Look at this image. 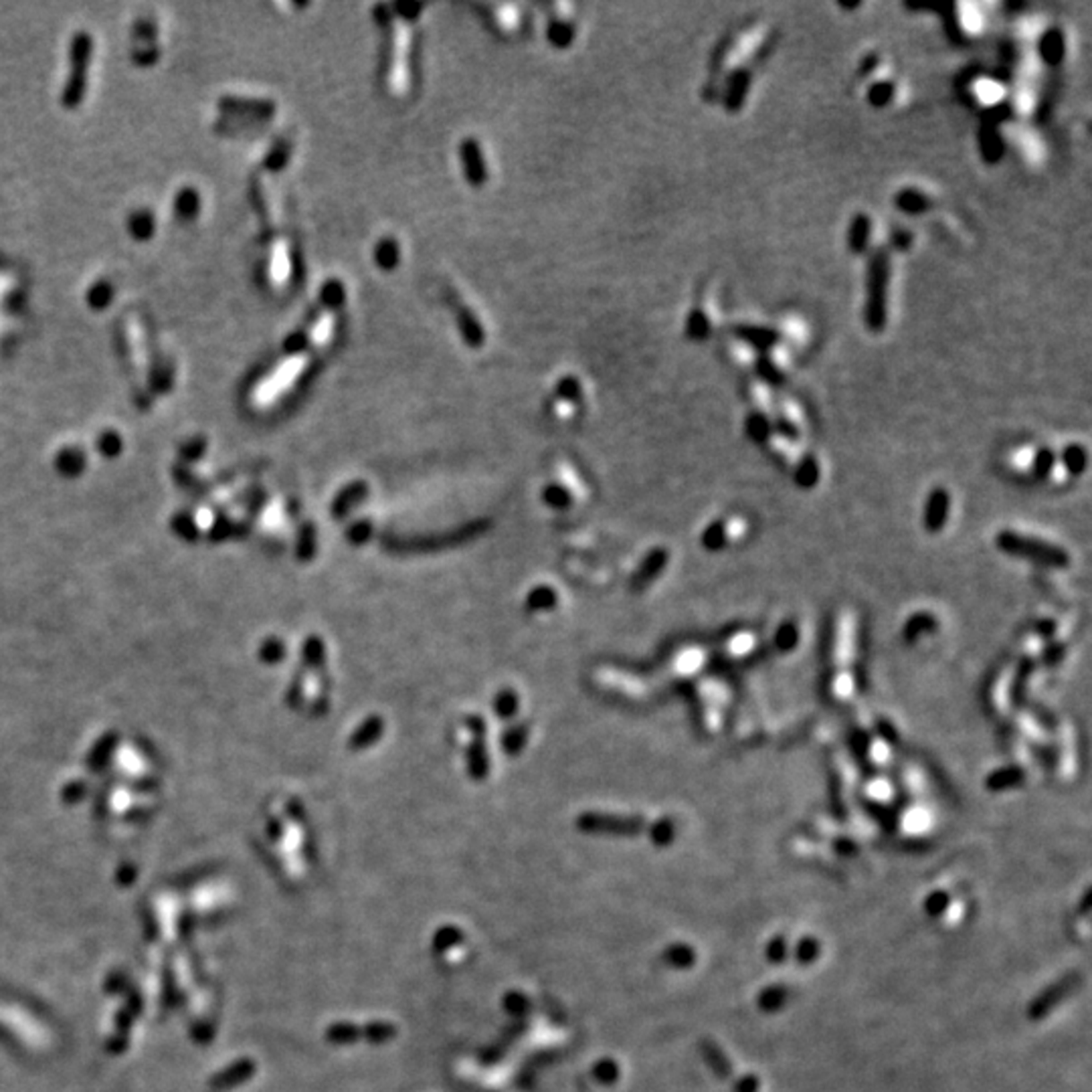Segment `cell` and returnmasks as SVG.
Here are the masks:
<instances>
[{"mask_svg":"<svg viewBox=\"0 0 1092 1092\" xmlns=\"http://www.w3.org/2000/svg\"><path fill=\"white\" fill-rule=\"evenodd\" d=\"M408 45H411V37H408V29L405 22H399L395 29V53H392V63H391V75H389V83L392 93H405L408 88Z\"/></svg>","mask_w":1092,"mask_h":1092,"instance_id":"obj_3","label":"cell"},{"mask_svg":"<svg viewBox=\"0 0 1092 1092\" xmlns=\"http://www.w3.org/2000/svg\"><path fill=\"white\" fill-rule=\"evenodd\" d=\"M1040 453L1030 445H1021L1010 453V468L1013 471H1030L1038 466Z\"/></svg>","mask_w":1092,"mask_h":1092,"instance_id":"obj_11","label":"cell"},{"mask_svg":"<svg viewBox=\"0 0 1092 1092\" xmlns=\"http://www.w3.org/2000/svg\"><path fill=\"white\" fill-rule=\"evenodd\" d=\"M947 510L949 496H945V492H934L929 504H926V526L933 530H939L947 520Z\"/></svg>","mask_w":1092,"mask_h":1092,"instance_id":"obj_6","label":"cell"},{"mask_svg":"<svg viewBox=\"0 0 1092 1092\" xmlns=\"http://www.w3.org/2000/svg\"><path fill=\"white\" fill-rule=\"evenodd\" d=\"M755 646H757L755 633H751V632H736V633L730 635V638L725 641V651H727V656L738 659V658L749 656L751 651L755 649Z\"/></svg>","mask_w":1092,"mask_h":1092,"instance_id":"obj_7","label":"cell"},{"mask_svg":"<svg viewBox=\"0 0 1092 1092\" xmlns=\"http://www.w3.org/2000/svg\"><path fill=\"white\" fill-rule=\"evenodd\" d=\"M1000 545L1005 548H1011L1013 553H1024L1028 556H1036V559H1040V561H1048L1054 564L1064 561V555L1060 553L1058 548H1052L1046 545V542H1038L1034 538H1019L1016 532H1005L1000 538Z\"/></svg>","mask_w":1092,"mask_h":1092,"instance_id":"obj_4","label":"cell"},{"mask_svg":"<svg viewBox=\"0 0 1092 1092\" xmlns=\"http://www.w3.org/2000/svg\"><path fill=\"white\" fill-rule=\"evenodd\" d=\"M856 651H858V617L852 609H844L838 613L834 627V646H831L834 674H854Z\"/></svg>","mask_w":1092,"mask_h":1092,"instance_id":"obj_2","label":"cell"},{"mask_svg":"<svg viewBox=\"0 0 1092 1092\" xmlns=\"http://www.w3.org/2000/svg\"><path fill=\"white\" fill-rule=\"evenodd\" d=\"M221 107L227 109V112H235V114H265L270 112V104L267 101H259V99H241V98H233V96H225L221 99Z\"/></svg>","mask_w":1092,"mask_h":1092,"instance_id":"obj_10","label":"cell"},{"mask_svg":"<svg viewBox=\"0 0 1092 1092\" xmlns=\"http://www.w3.org/2000/svg\"><path fill=\"white\" fill-rule=\"evenodd\" d=\"M961 25L963 29L971 30V33L981 29V13L973 4L961 6Z\"/></svg>","mask_w":1092,"mask_h":1092,"instance_id":"obj_21","label":"cell"},{"mask_svg":"<svg viewBox=\"0 0 1092 1092\" xmlns=\"http://www.w3.org/2000/svg\"><path fill=\"white\" fill-rule=\"evenodd\" d=\"M498 22L502 29L506 30H514L518 25H520V17H518L516 6L506 4V6H498Z\"/></svg>","mask_w":1092,"mask_h":1092,"instance_id":"obj_20","label":"cell"},{"mask_svg":"<svg viewBox=\"0 0 1092 1092\" xmlns=\"http://www.w3.org/2000/svg\"><path fill=\"white\" fill-rule=\"evenodd\" d=\"M1011 682H1013V678H1011L1010 670H1003L1000 674V678L995 680L993 688H992V702L995 706V710L1000 712V714H1003L1005 710H1008V706H1010V701H1011Z\"/></svg>","mask_w":1092,"mask_h":1092,"instance_id":"obj_8","label":"cell"},{"mask_svg":"<svg viewBox=\"0 0 1092 1092\" xmlns=\"http://www.w3.org/2000/svg\"><path fill=\"white\" fill-rule=\"evenodd\" d=\"M109 297H112V292H109L107 286L101 284L98 288H93V294H90V302L91 304L98 302V308H99V305H104V304L109 302Z\"/></svg>","mask_w":1092,"mask_h":1092,"instance_id":"obj_23","label":"cell"},{"mask_svg":"<svg viewBox=\"0 0 1092 1092\" xmlns=\"http://www.w3.org/2000/svg\"><path fill=\"white\" fill-rule=\"evenodd\" d=\"M868 757L872 763L876 765H886L890 761V749L889 744H886L884 738H870L868 743Z\"/></svg>","mask_w":1092,"mask_h":1092,"instance_id":"obj_17","label":"cell"},{"mask_svg":"<svg viewBox=\"0 0 1092 1092\" xmlns=\"http://www.w3.org/2000/svg\"><path fill=\"white\" fill-rule=\"evenodd\" d=\"M304 366H305V360H304V357L289 358L288 363H284V365H281V366L278 368L276 374L270 376V379H265V383L262 384V397H263V399H271V397H276L278 392L281 391V387L286 389L289 383H294V381H296V376L304 371Z\"/></svg>","mask_w":1092,"mask_h":1092,"instance_id":"obj_5","label":"cell"},{"mask_svg":"<svg viewBox=\"0 0 1092 1092\" xmlns=\"http://www.w3.org/2000/svg\"><path fill=\"white\" fill-rule=\"evenodd\" d=\"M868 793L878 801H889L892 797V787L882 777H874V779L868 783Z\"/></svg>","mask_w":1092,"mask_h":1092,"instance_id":"obj_22","label":"cell"},{"mask_svg":"<svg viewBox=\"0 0 1092 1092\" xmlns=\"http://www.w3.org/2000/svg\"><path fill=\"white\" fill-rule=\"evenodd\" d=\"M332 334H334V316L324 314V316H320L316 326H314V330H312V342L316 344V347H324V344L330 342Z\"/></svg>","mask_w":1092,"mask_h":1092,"instance_id":"obj_15","label":"cell"},{"mask_svg":"<svg viewBox=\"0 0 1092 1092\" xmlns=\"http://www.w3.org/2000/svg\"><path fill=\"white\" fill-rule=\"evenodd\" d=\"M93 55V41L88 33H77L69 45V73L61 91V104L73 109L83 101L88 90V69Z\"/></svg>","mask_w":1092,"mask_h":1092,"instance_id":"obj_1","label":"cell"},{"mask_svg":"<svg viewBox=\"0 0 1092 1092\" xmlns=\"http://www.w3.org/2000/svg\"><path fill=\"white\" fill-rule=\"evenodd\" d=\"M1072 985H1074V981H1072V977H1071V979H1066L1064 984H1058V985H1054V989H1052V992L1044 993V995L1040 997V1000H1038V1005H1036L1034 1016H1038V1013H1042V1011H1048V1010L1052 1008V1005H1054V1003L1058 1002V997H1060V1000H1062V997H1064L1068 992H1071Z\"/></svg>","mask_w":1092,"mask_h":1092,"instance_id":"obj_14","label":"cell"},{"mask_svg":"<svg viewBox=\"0 0 1092 1092\" xmlns=\"http://www.w3.org/2000/svg\"><path fill=\"white\" fill-rule=\"evenodd\" d=\"M176 209L180 217H194L196 211H199V196H196L194 191H183L176 201Z\"/></svg>","mask_w":1092,"mask_h":1092,"instance_id":"obj_18","label":"cell"},{"mask_svg":"<svg viewBox=\"0 0 1092 1092\" xmlns=\"http://www.w3.org/2000/svg\"><path fill=\"white\" fill-rule=\"evenodd\" d=\"M1019 728L1024 730V735L1030 738L1034 743H1044L1046 741V735H1044V730L1040 728L1038 722H1036L1030 714H1021L1019 717Z\"/></svg>","mask_w":1092,"mask_h":1092,"instance_id":"obj_19","label":"cell"},{"mask_svg":"<svg viewBox=\"0 0 1092 1092\" xmlns=\"http://www.w3.org/2000/svg\"><path fill=\"white\" fill-rule=\"evenodd\" d=\"M976 96L985 106H993L1003 98V88L992 80H979L976 83Z\"/></svg>","mask_w":1092,"mask_h":1092,"instance_id":"obj_13","label":"cell"},{"mask_svg":"<svg viewBox=\"0 0 1092 1092\" xmlns=\"http://www.w3.org/2000/svg\"><path fill=\"white\" fill-rule=\"evenodd\" d=\"M270 271H271L273 284H278V286L286 284V279L289 276V257H288L286 245H281V243L276 249H273V262H271Z\"/></svg>","mask_w":1092,"mask_h":1092,"instance_id":"obj_12","label":"cell"},{"mask_svg":"<svg viewBox=\"0 0 1092 1092\" xmlns=\"http://www.w3.org/2000/svg\"><path fill=\"white\" fill-rule=\"evenodd\" d=\"M704 662H706L704 651L698 649V648H690V649L684 651V654L680 656L678 667H680L682 674H692L696 670H701V667L704 666Z\"/></svg>","mask_w":1092,"mask_h":1092,"instance_id":"obj_16","label":"cell"},{"mask_svg":"<svg viewBox=\"0 0 1092 1092\" xmlns=\"http://www.w3.org/2000/svg\"><path fill=\"white\" fill-rule=\"evenodd\" d=\"M714 530H718V542L720 545H730V542H736L741 537H744L746 530H749V524H746L744 518L741 516H733L727 522H720L714 526ZM717 542V545H718ZM714 545V546H717Z\"/></svg>","mask_w":1092,"mask_h":1092,"instance_id":"obj_9","label":"cell"}]
</instances>
